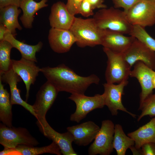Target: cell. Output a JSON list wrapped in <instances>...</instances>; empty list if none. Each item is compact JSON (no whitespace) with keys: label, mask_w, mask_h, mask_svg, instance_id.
I'll list each match as a JSON object with an SVG mask.
<instances>
[{"label":"cell","mask_w":155,"mask_h":155,"mask_svg":"<svg viewBox=\"0 0 155 155\" xmlns=\"http://www.w3.org/2000/svg\"><path fill=\"white\" fill-rule=\"evenodd\" d=\"M48 38L51 49L59 53L68 52L76 42L74 36L69 30L51 28Z\"/></svg>","instance_id":"9a60e30c"},{"label":"cell","mask_w":155,"mask_h":155,"mask_svg":"<svg viewBox=\"0 0 155 155\" xmlns=\"http://www.w3.org/2000/svg\"><path fill=\"white\" fill-rule=\"evenodd\" d=\"M7 30L3 24H0V41L4 40V36Z\"/></svg>","instance_id":"8d00e7d4"},{"label":"cell","mask_w":155,"mask_h":155,"mask_svg":"<svg viewBox=\"0 0 155 155\" xmlns=\"http://www.w3.org/2000/svg\"><path fill=\"white\" fill-rule=\"evenodd\" d=\"M21 0H0V8L9 5L20 7Z\"/></svg>","instance_id":"e575fe53"},{"label":"cell","mask_w":155,"mask_h":155,"mask_svg":"<svg viewBox=\"0 0 155 155\" xmlns=\"http://www.w3.org/2000/svg\"><path fill=\"white\" fill-rule=\"evenodd\" d=\"M152 82L154 88L155 89V74L153 77Z\"/></svg>","instance_id":"74e56055"},{"label":"cell","mask_w":155,"mask_h":155,"mask_svg":"<svg viewBox=\"0 0 155 155\" xmlns=\"http://www.w3.org/2000/svg\"><path fill=\"white\" fill-rule=\"evenodd\" d=\"M93 10L88 0H83L80 5L79 14L87 17L94 15Z\"/></svg>","instance_id":"4dcf8cb0"},{"label":"cell","mask_w":155,"mask_h":155,"mask_svg":"<svg viewBox=\"0 0 155 155\" xmlns=\"http://www.w3.org/2000/svg\"><path fill=\"white\" fill-rule=\"evenodd\" d=\"M100 128L94 122L88 121L68 127L67 129L72 134L76 144L86 146L94 140Z\"/></svg>","instance_id":"2e32d148"},{"label":"cell","mask_w":155,"mask_h":155,"mask_svg":"<svg viewBox=\"0 0 155 155\" xmlns=\"http://www.w3.org/2000/svg\"><path fill=\"white\" fill-rule=\"evenodd\" d=\"M68 98L73 101L76 105L75 111L70 115V120L77 123L85 118L91 111L102 108L105 106L104 93L96 94L92 96L84 94H71Z\"/></svg>","instance_id":"52a82bcc"},{"label":"cell","mask_w":155,"mask_h":155,"mask_svg":"<svg viewBox=\"0 0 155 155\" xmlns=\"http://www.w3.org/2000/svg\"><path fill=\"white\" fill-rule=\"evenodd\" d=\"M93 18L98 26L103 30L129 34L132 27L125 12L114 7L100 9L94 14Z\"/></svg>","instance_id":"3957f363"},{"label":"cell","mask_w":155,"mask_h":155,"mask_svg":"<svg viewBox=\"0 0 155 155\" xmlns=\"http://www.w3.org/2000/svg\"><path fill=\"white\" fill-rule=\"evenodd\" d=\"M115 125L110 120L102 122L100 129L88 149L89 155H109L113 151V142Z\"/></svg>","instance_id":"ba28073f"},{"label":"cell","mask_w":155,"mask_h":155,"mask_svg":"<svg viewBox=\"0 0 155 155\" xmlns=\"http://www.w3.org/2000/svg\"><path fill=\"white\" fill-rule=\"evenodd\" d=\"M114 7L122 8L126 13L129 9L136 3L141 0H112Z\"/></svg>","instance_id":"f546056e"},{"label":"cell","mask_w":155,"mask_h":155,"mask_svg":"<svg viewBox=\"0 0 155 155\" xmlns=\"http://www.w3.org/2000/svg\"><path fill=\"white\" fill-rule=\"evenodd\" d=\"M19 7L15 5H9L0 8V23L4 25L14 36L16 34V29L20 30L22 29L18 20L21 11Z\"/></svg>","instance_id":"7402d4cb"},{"label":"cell","mask_w":155,"mask_h":155,"mask_svg":"<svg viewBox=\"0 0 155 155\" xmlns=\"http://www.w3.org/2000/svg\"><path fill=\"white\" fill-rule=\"evenodd\" d=\"M107 58L105 72L106 83L119 84L128 80L131 67L125 60L123 53L116 52L105 47L103 48Z\"/></svg>","instance_id":"277c9868"},{"label":"cell","mask_w":155,"mask_h":155,"mask_svg":"<svg viewBox=\"0 0 155 155\" xmlns=\"http://www.w3.org/2000/svg\"><path fill=\"white\" fill-rule=\"evenodd\" d=\"M139 108L141 111V113L137 119L138 121L146 116L155 117V94H152L147 97L140 105Z\"/></svg>","instance_id":"f1b7e54d"},{"label":"cell","mask_w":155,"mask_h":155,"mask_svg":"<svg viewBox=\"0 0 155 155\" xmlns=\"http://www.w3.org/2000/svg\"><path fill=\"white\" fill-rule=\"evenodd\" d=\"M124 34L117 31L104 30L101 45L114 52L123 53L136 39Z\"/></svg>","instance_id":"e0dca14e"},{"label":"cell","mask_w":155,"mask_h":155,"mask_svg":"<svg viewBox=\"0 0 155 155\" xmlns=\"http://www.w3.org/2000/svg\"><path fill=\"white\" fill-rule=\"evenodd\" d=\"M128 82L127 80H126L117 85L107 83L103 84L105 104L108 107L112 115H117L118 111L120 110L136 118V115L128 111L122 103V97L124 94V89Z\"/></svg>","instance_id":"30bf717a"},{"label":"cell","mask_w":155,"mask_h":155,"mask_svg":"<svg viewBox=\"0 0 155 155\" xmlns=\"http://www.w3.org/2000/svg\"><path fill=\"white\" fill-rule=\"evenodd\" d=\"M4 40L9 42L13 48L16 49L19 51L22 58L35 62H37L36 53L41 49L43 46L42 42L40 41L35 45L28 44L16 39L15 36L8 30L4 35Z\"/></svg>","instance_id":"44dd1931"},{"label":"cell","mask_w":155,"mask_h":155,"mask_svg":"<svg viewBox=\"0 0 155 155\" xmlns=\"http://www.w3.org/2000/svg\"><path fill=\"white\" fill-rule=\"evenodd\" d=\"M83 0H67L66 5L67 9L72 15L79 14L80 5Z\"/></svg>","instance_id":"1f68e13d"},{"label":"cell","mask_w":155,"mask_h":155,"mask_svg":"<svg viewBox=\"0 0 155 155\" xmlns=\"http://www.w3.org/2000/svg\"><path fill=\"white\" fill-rule=\"evenodd\" d=\"M113 145L117 155H125L128 149L134 146L135 142L125 135L120 125L116 124L115 125Z\"/></svg>","instance_id":"d4e9b609"},{"label":"cell","mask_w":155,"mask_h":155,"mask_svg":"<svg viewBox=\"0 0 155 155\" xmlns=\"http://www.w3.org/2000/svg\"><path fill=\"white\" fill-rule=\"evenodd\" d=\"M58 92L55 86L47 80L41 86L32 105L37 120L46 119V113L54 102Z\"/></svg>","instance_id":"7c38bea8"},{"label":"cell","mask_w":155,"mask_h":155,"mask_svg":"<svg viewBox=\"0 0 155 155\" xmlns=\"http://www.w3.org/2000/svg\"><path fill=\"white\" fill-rule=\"evenodd\" d=\"M140 150L141 155H155V143H145L142 146Z\"/></svg>","instance_id":"d6a6232c"},{"label":"cell","mask_w":155,"mask_h":155,"mask_svg":"<svg viewBox=\"0 0 155 155\" xmlns=\"http://www.w3.org/2000/svg\"><path fill=\"white\" fill-rule=\"evenodd\" d=\"M40 72L59 92H65L71 94H84L90 85L98 84L100 81L94 74L86 77L78 75L64 64L54 67H42Z\"/></svg>","instance_id":"6da1fadb"},{"label":"cell","mask_w":155,"mask_h":155,"mask_svg":"<svg viewBox=\"0 0 155 155\" xmlns=\"http://www.w3.org/2000/svg\"><path fill=\"white\" fill-rule=\"evenodd\" d=\"M11 68L21 78L25 85V101L27 102L30 86L34 84L41 68L36 65L35 62L22 58L18 60L11 59Z\"/></svg>","instance_id":"4fadbf2b"},{"label":"cell","mask_w":155,"mask_h":155,"mask_svg":"<svg viewBox=\"0 0 155 155\" xmlns=\"http://www.w3.org/2000/svg\"><path fill=\"white\" fill-rule=\"evenodd\" d=\"M123 54L131 67L140 61L155 71V52L137 39Z\"/></svg>","instance_id":"8fae6325"},{"label":"cell","mask_w":155,"mask_h":155,"mask_svg":"<svg viewBox=\"0 0 155 155\" xmlns=\"http://www.w3.org/2000/svg\"><path fill=\"white\" fill-rule=\"evenodd\" d=\"M13 47L8 41H0V73H3L11 68L10 58L11 50Z\"/></svg>","instance_id":"4316f807"},{"label":"cell","mask_w":155,"mask_h":155,"mask_svg":"<svg viewBox=\"0 0 155 155\" xmlns=\"http://www.w3.org/2000/svg\"><path fill=\"white\" fill-rule=\"evenodd\" d=\"M16 149L21 155H37L49 153L57 155H61L59 146L54 142L50 145L42 147H35L24 145H19Z\"/></svg>","instance_id":"484cf974"},{"label":"cell","mask_w":155,"mask_h":155,"mask_svg":"<svg viewBox=\"0 0 155 155\" xmlns=\"http://www.w3.org/2000/svg\"><path fill=\"white\" fill-rule=\"evenodd\" d=\"M36 123L40 132L59 147L61 154L63 155H77L73 150L72 143L73 137L69 131L63 133H59L54 130L49 124L46 119L37 120Z\"/></svg>","instance_id":"9c48e42d"},{"label":"cell","mask_w":155,"mask_h":155,"mask_svg":"<svg viewBox=\"0 0 155 155\" xmlns=\"http://www.w3.org/2000/svg\"><path fill=\"white\" fill-rule=\"evenodd\" d=\"M0 144L4 148H16L19 145L35 146L39 143L27 129L9 127L1 123Z\"/></svg>","instance_id":"5b68a950"},{"label":"cell","mask_w":155,"mask_h":155,"mask_svg":"<svg viewBox=\"0 0 155 155\" xmlns=\"http://www.w3.org/2000/svg\"><path fill=\"white\" fill-rule=\"evenodd\" d=\"M0 78L8 84L10 91V100L12 105H20L29 111L37 119V117L32 105L23 100L20 95V91L17 88L18 82L21 81V78L11 68L8 71L0 73Z\"/></svg>","instance_id":"ac0fdd59"},{"label":"cell","mask_w":155,"mask_h":155,"mask_svg":"<svg viewBox=\"0 0 155 155\" xmlns=\"http://www.w3.org/2000/svg\"><path fill=\"white\" fill-rule=\"evenodd\" d=\"M12 105L9 94L4 88L0 78V120L3 124L9 127L12 126Z\"/></svg>","instance_id":"cb8c5ba5"},{"label":"cell","mask_w":155,"mask_h":155,"mask_svg":"<svg viewBox=\"0 0 155 155\" xmlns=\"http://www.w3.org/2000/svg\"><path fill=\"white\" fill-rule=\"evenodd\" d=\"M69 30L80 47L101 45L104 30L98 26L93 18L84 19L75 17Z\"/></svg>","instance_id":"7a4b0ae2"},{"label":"cell","mask_w":155,"mask_h":155,"mask_svg":"<svg viewBox=\"0 0 155 155\" xmlns=\"http://www.w3.org/2000/svg\"><path fill=\"white\" fill-rule=\"evenodd\" d=\"M48 0H41L37 2L34 0H21L20 7L23 13L20 18L24 26L26 28L32 27L34 15L40 9L48 6L46 3Z\"/></svg>","instance_id":"603a6c76"},{"label":"cell","mask_w":155,"mask_h":155,"mask_svg":"<svg viewBox=\"0 0 155 155\" xmlns=\"http://www.w3.org/2000/svg\"><path fill=\"white\" fill-rule=\"evenodd\" d=\"M129 22L132 26L143 28L155 24V0H141L126 13Z\"/></svg>","instance_id":"8992f818"},{"label":"cell","mask_w":155,"mask_h":155,"mask_svg":"<svg viewBox=\"0 0 155 155\" xmlns=\"http://www.w3.org/2000/svg\"><path fill=\"white\" fill-rule=\"evenodd\" d=\"M0 155H21L16 148H4L0 152Z\"/></svg>","instance_id":"d590c367"},{"label":"cell","mask_w":155,"mask_h":155,"mask_svg":"<svg viewBox=\"0 0 155 155\" xmlns=\"http://www.w3.org/2000/svg\"><path fill=\"white\" fill-rule=\"evenodd\" d=\"M127 135L133 140L134 147L138 150L145 143H155V117L136 130L128 133Z\"/></svg>","instance_id":"ffe728a7"},{"label":"cell","mask_w":155,"mask_h":155,"mask_svg":"<svg viewBox=\"0 0 155 155\" xmlns=\"http://www.w3.org/2000/svg\"><path fill=\"white\" fill-rule=\"evenodd\" d=\"M75 17L69 12L66 4L58 1L51 7L49 17L50 25L53 28L69 30Z\"/></svg>","instance_id":"d6986e66"},{"label":"cell","mask_w":155,"mask_h":155,"mask_svg":"<svg viewBox=\"0 0 155 155\" xmlns=\"http://www.w3.org/2000/svg\"><path fill=\"white\" fill-rule=\"evenodd\" d=\"M134 65L129 76L136 78L140 85L142 90L140 94V105L147 97L153 94L154 88L152 80L155 71L140 61L136 62Z\"/></svg>","instance_id":"5bb4252c"},{"label":"cell","mask_w":155,"mask_h":155,"mask_svg":"<svg viewBox=\"0 0 155 155\" xmlns=\"http://www.w3.org/2000/svg\"><path fill=\"white\" fill-rule=\"evenodd\" d=\"M129 35L155 52V39L148 33L144 28L139 26H132Z\"/></svg>","instance_id":"83f0119b"},{"label":"cell","mask_w":155,"mask_h":155,"mask_svg":"<svg viewBox=\"0 0 155 155\" xmlns=\"http://www.w3.org/2000/svg\"><path fill=\"white\" fill-rule=\"evenodd\" d=\"M93 10L97 9H102L107 8L106 5L104 4V0H88Z\"/></svg>","instance_id":"836d02e7"}]
</instances>
